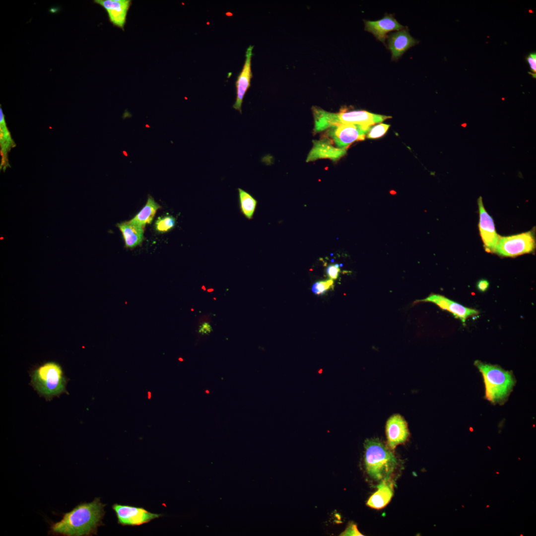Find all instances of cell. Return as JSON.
Segmentation results:
<instances>
[{
    "label": "cell",
    "instance_id": "1",
    "mask_svg": "<svg viewBox=\"0 0 536 536\" xmlns=\"http://www.w3.org/2000/svg\"><path fill=\"white\" fill-rule=\"evenodd\" d=\"M105 506L99 498L90 503H81L65 514L60 521L51 523L49 533L66 536L96 535L98 528L102 525Z\"/></svg>",
    "mask_w": 536,
    "mask_h": 536
},
{
    "label": "cell",
    "instance_id": "2",
    "mask_svg": "<svg viewBox=\"0 0 536 536\" xmlns=\"http://www.w3.org/2000/svg\"><path fill=\"white\" fill-rule=\"evenodd\" d=\"M474 364L483 377L485 399L493 404L503 405L507 401L516 383L512 371L480 360L475 361Z\"/></svg>",
    "mask_w": 536,
    "mask_h": 536
},
{
    "label": "cell",
    "instance_id": "3",
    "mask_svg": "<svg viewBox=\"0 0 536 536\" xmlns=\"http://www.w3.org/2000/svg\"><path fill=\"white\" fill-rule=\"evenodd\" d=\"M29 375L30 385L47 401L59 397L64 393L69 395L66 386L69 380L65 376L62 366L57 362L48 361L34 367Z\"/></svg>",
    "mask_w": 536,
    "mask_h": 536
},
{
    "label": "cell",
    "instance_id": "4",
    "mask_svg": "<svg viewBox=\"0 0 536 536\" xmlns=\"http://www.w3.org/2000/svg\"><path fill=\"white\" fill-rule=\"evenodd\" d=\"M366 471L373 479L389 478L397 465L393 451L378 439H367L364 443Z\"/></svg>",
    "mask_w": 536,
    "mask_h": 536
},
{
    "label": "cell",
    "instance_id": "5",
    "mask_svg": "<svg viewBox=\"0 0 536 536\" xmlns=\"http://www.w3.org/2000/svg\"><path fill=\"white\" fill-rule=\"evenodd\" d=\"M312 111L314 119V131L316 132L339 124H354L372 126L391 118L390 116L376 114L364 110L333 113L314 107Z\"/></svg>",
    "mask_w": 536,
    "mask_h": 536
},
{
    "label": "cell",
    "instance_id": "6",
    "mask_svg": "<svg viewBox=\"0 0 536 536\" xmlns=\"http://www.w3.org/2000/svg\"><path fill=\"white\" fill-rule=\"evenodd\" d=\"M535 246L534 234L528 231L512 236H500L493 253L503 257H515L532 253Z\"/></svg>",
    "mask_w": 536,
    "mask_h": 536
},
{
    "label": "cell",
    "instance_id": "7",
    "mask_svg": "<svg viewBox=\"0 0 536 536\" xmlns=\"http://www.w3.org/2000/svg\"><path fill=\"white\" fill-rule=\"evenodd\" d=\"M371 127L354 124L336 125L329 128L328 134L336 147L347 149L353 142L364 140Z\"/></svg>",
    "mask_w": 536,
    "mask_h": 536
},
{
    "label": "cell",
    "instance_id": "8",
    "mask_svg": "<svg viewBox=\"0 0 536 536\" xmlns=\"http://www.w3.org/2000/svg\"><path fill=\"white\" fill-rule=\"evenodd\" d=\"M112 508L122 526H139L162 516L160 514L151 513L141 507L114 504Z\"/></svg>",
    "mask_w": 536,
    "mask_h": 536
},
{
    "label": "cell",
    "instance_id": "9",
    "mask_svg": "<svg viewBox=\"0 0 536 536\" xmlns=\"http://www.w3.org/2000/svg\"><path fill=\"white\" fill-rule=\"evenodd\" d=\"M409 435L407 423L400 414H393L387 420L386 424L387 445L392 451L397 446L404 444Z\"/></svg>",
    "mask_w": 536,
    "mask_h": 536
},
{
    "label": "cell",
    "instance_id": "10",
    "mask_svg": "<svg viewBox=\"0 0 536 536\" xmlns=\"http://www.w3.org/2000/svg\"><path fill=\"white\" fill-rule=\"evenodd\" d=\"M479 212V230L487 252L493 253L500 236L496 233L493 220L485 210L480 197L478 199Z\"/></svg>",
    "mask_w": 536,
    "mask_h": 536
},
{
    "label": "cell",
    "instance_id": "11",
    "mask_svg": "<svg viewBox=\"0 0 536 536\" xmlns=\"http://www.w3.org/2000/svg\"><path fill=\"white\" fill-rule=\"evenodd\" d=\"M94 2L105 10L110 22L114 26L124 30L132 4L131 0H94Z\"/></svg>",
    "mask_w": 536,
    "mask_h": 536
},
{
    "label": "cell",
    "instance_id": "12",
    "mask_svg": "<svg viewBox=\"0 0 536 536\" xmlns=\"http://www.w3.org/2000/svg\"><path fill=\"white\" fill-rule=\"evenodd\" d=\"M253 46L250 45L246 51V59L243 69L237 77L235 85L236 98L233 108L242 113V105L244 96L251 86L252 77L251 71V60L253 55Z\"/></svg>",
    "mask_w": 536,
    "mask_h": 536
},
{
    "label": "cell",
    "instance_id": "13",
    "mask_svg": "<svg viewBox=\"0 0 536 536\" xmlns=\"http://www.w3.org/2000/svg\"><path fill=\"white\" fill-rule=\"evenodd\" d=\"M417 301L433 303L441 309L451 312L456 318H459L463 323L465 322L469 317L476 315L478 313L475 309L465 307L439 294H431L425 299Z\"/></svg>",
    "mask_w": 536,
    "mask_h": 536
},
{
    "label": "cell",
    "instance_id": "14",
    "mask_svg": "<svg viewBox=\"0 0 536 536\" xmlns=\"http://www.w3.org/2000/svg\"><path fill=\"white\" fill-rule=\"evenodd\" d=\"M365 30L373 34L375 38L385 44L387 33L392 31H399L407 27L400 24L392 14H386L378 20H365Z\"/></svg>",
    "mask_w": 536,
    "mask_h": 536
},
{
    "label": "cell",
    "instance_id": "15",
    "mask_svg": "<svg viewBox=\"0 0 536 536\" xmlns=\"http://www.w3.org/2000/svg\"><path fill=\"white\" fill-rule=\"evenodd\" d=\"M402 29L387 36L388 48L393 60H398L409 48L418 42L409 33L408 29Z\"/></svg>",
    "mask_w": 536,
    "mask_h": 536
},
{
    "label": "cell",
    "instance_id": "16",
    "mask_svg": "<svg viewBox=\"0 0 536 536\" xmlns=\"http://www.w3.org/2000/svg\"><path fill=\"white\" fill-rule=\"evenodd\" d=\"M314 145L309 152L307 162L320 158H329L336 161L346 154V149L335 147L329 140L314 141Z\"/></svg>",
    "mask_w": 536,
    "mask_h": 536
},
{
    "label": "cell",
    "instance_id": "17",
    "mask_svg": "<svg viewBox=\"0 0 536 536\" xmlns=\"http://www.w3.org/2000/svg\"><path fill=\"white\" fill-rule=\"evenodd\" d=\"M377 490L368 499L366 505L375 509L385 507L391 501L393 494V484L390 478L382 480L377 486Z\"/></svg>",
    "mask_w": 536,
    "mask_h": 536
},
{
    "label": "cell",
    "instance_id": "18",
    "mask_svg": "<svg viewBox=\"0 0 536 536\" xmlns=\"http://www.w3.org/2000/svg\"><path fill=\"white\" fill-rule=\"evenodd\" d=\"M117 226L123 234L126 247L134 248L142 241L144 227L130 221L119 223Z\"/></svg>",
    "mask_w": 536,
    "mask_h": 536
},
{
    "label": "cell",
    "instance_id": "19",
    "mask_svg": "<svg viewBox=\"0 0 536 536\" xmlns=\"http://www.w3.org/2000/svg\"><path fill=\"white\" fill-rule=\"evenodd\" d=\"M160 207V205L151 197L149 196L145 206L130 221L144 227L146 224L151 222L156 211Z\"/></svg>",
    "mask_w": 536,
    "mask_h": 536
},
{
    "label": "cell",
    "instance_id": "20",
    "mask_svg": "<svg viewBox=\"0 0 536 536\" xmlns=\"http://www.w3.org/2000/svg\"><path fill=\"white\" fill-rule=\"evenodd\" d=\"M238 195L241 212L246 218L251 219L257 204V200L249 193L238 188Z\"/></svg>",
    "mask_w": 536,
    "mask_h": 536
},
{
    "label": "cell",
    "instance_id": "21",
    "mask_svg": "<svg viewBox=\"0 0 536 536\" xmlns=\"http://www.w3.org/2000/svg\"><path fill=\"white\" fill-rule=\"evenodd\" d=\"M175 224V218L172 216L159 217L155 222V229L159 232L164 233L172 229Z\"/></svg>",
    "mask_w": 536,
    "mask_h": 536
},
{
    "label": "cell",
    "instance_id": "22",
    "mask_svg": "<svg viewBox=\"0 0 536 536\" xmlns=\"http://www.w3.org/2000/svg\"><path fill=\"white\" fill-rule=\"evenodd\" d=\"M333 287L334 281L330 279L316 282L312 286V291L316 294H322L325 293L328 290L333 288Z\"/></svg>",
    "mask_w": 536,
    "mask_h": 536
},
{
    "label": "cell",
    "instance_id": "23",
    "mask_svg": "<svg viewBox=\"0 0 536 536\" xmlns=\"http://www.w3.org/2000/svg\"><path fill=\"white\" fill-rule=\"evenodd\" d=\"M390 125L385 124H380L373 127H371L367 133V137L368 138H376L384 135Z\"/></svg>",
    "mask_w": 536,
    "mask_h": 536
},
{
    "label": "cell",
    "instance_id": "24",
    "mask_svg": "<svg viewBox=\"0 0 536 536\" xmlns=\"http://www.w3.org/2000/svg\"><path fill=\"white\" fill-rule=\"evenodd\" d=\"M342 536H363L359 532L357 526L353 523H349L346 529L340 534Z\"/></svg>",
    "mask_w": 536,
    "mask_h": 536
},
{
    "label": "cell",
    "instance_id": "25",
    "mask_svg": "<svg viewBox=\"0 0 536 536\" xmlns=\"http://www.w3.org/2000/svg\"><path fill=\"white\" fill-rule=\"evenodd\" d=\"M528 63L529 64L531 72L530 74L532 75L533 78L536 77V53L533 52L530 53L529 55L526 58Z\"/></svg>",
    "mask_w": 536,
    "mask_h": 536
},
{
    "label": "cell",
    "instance_id": "26",
    "mask_svg": "<svg viewBox=\"0 0 536 536\" xmlns=\"http://www.w3.org/2000/svg\"><path fill=\"white\" fill-rule=\"evenodd\" d=\"M340 270L338 264L331 265L326 268V273L331 279H336Z\"/></svg>",
    "mask_w": 536,
    "mask_h": 536
},
{
    "label": "cell",
    "instance_id": "27",
    "mask_svg": "<svg viewBox=\"0 0 536 536\" xmlns=\"http://www.w3.org/2000/svg\"><path fill=\"white\" fill-rule=\"evenodd\" d=\"M212 331V329L208 323H203L199 328V333L201 334H208Z\"/></svg>",
    "mask_w": 536,
    "mask_h": 536
},
{
    "label": "cell",
    "instance_id": "28",
    "mask_svg": "<svg viewBox=\"0 0 536 536\" xmlns=\"http://www.w3.org/2000/svg\"><path fill=\"white\" fill-rule=\"evenodd\" d=\"M489 282L484 279L480 280L477 283L478 289L481 291H485L488 287Z\"/></svg>",
    "mask_w": 536,
    "mask_h": 536
},
{
    "label": "cell",
    "instance_id": "29",
    "mask_svg": "<svg viewBox=\"0 0 536 536\" xmlns=\"http://www.w3.org/2000/svg\"><path fill=\"white\" fill-rule=\"evenodd\" d=\"M489 505H487V506H486V508H488V507H489Z\"/></svg>",
    "mask_w": 536,
    "mask_h": 536
},
{
    "label": "cell",
    "instance_id": "30",
    "mask_svg": "<svg viewBox=\"0 0 536 536\" xmlns=\"http://www.w3.org/2000/svg\"><path fill=\"white\" fill-rule=\"evenodd\" d=\"M496 474H499V472H496Z\"/></svg>",
    "mask_w": 536,
    "mask_h": 536
}]
</instances>
